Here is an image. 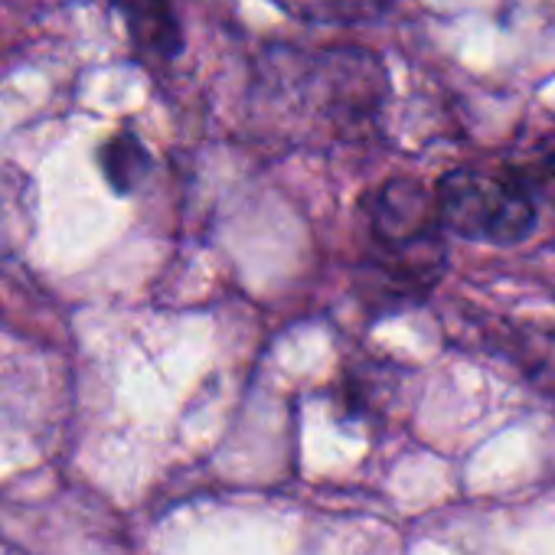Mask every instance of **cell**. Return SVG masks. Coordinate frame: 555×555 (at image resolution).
<instances>
[{
	"instance_id": "cell-1",
	"label": "cell",
	"mask_w": 555,
	"mask_h": 555,
	"mask_svg": "<svg viewBox=\"0 0 555 555\" xmlns=\"http://www.w3.org/2000/svg\"><path fill=\"white\" fill-rule=\"evenodd\" d=\"M441 229L487 245H519L535 229V190L526 173L448 170L435 186Z\"/></svg>"
},
{
	"instance_id": "cell-2",
	"label": "cell",
	"mask_w": 555,
	"mask_h": 555,
	"mask_svg": "<svg viewBox=\"0 0 555 555\" xmlns=\"http://www.w3.org/2000/svg\"><path fill=\"white\" fill-rule=\"evenodd\" d=\"M366 216L373 238L386 248V255L396 261H409L418 268L425 278V268L438 274L441 268V251H438V206L435 193H425L422 183L409 177L386 180L366 196Z\"/></svg>"
},
{
	"instance_id": "cell-3",
	"label": "cell",
	"mask_w": 555,
	"mask_h": 555,
	"mask_svg": "<svg viewBox=\"0 0 555 555\" xmlns=\"http://www.w3.org/2000/svg\"><path fill=\"white\" fill-rule=\"evenodd\" d=\"M134 53L147 63H173L183 53V24L170 0H112Z\"/></svg>"
},
{
	"instance_id": "cell-4",
	"label": "cell",
	"mask_w": 555,
	"mask_h": 555,
	"mask_svg": "<svg viewBox=\"0 0 555 555\" xmlns=\"http://www.w3.org/2000/svg\"><path fill=\"white\" fill-rule=\"evenodd\" d=\"M282 14L301 21V24H376L383 21L396 0H268Z\"/></svg>"
},
{
	"instance_id": "cell-5",
	"label": "cell",
	"mask_w": 555,
	"mask_h": 555,
	"mask_svg": "<svg viewBox=\"0 0 555 555\" xmlns=\"http://www.w3.org/2000/svg\"><path fill=\"white\" fill-rule=\"evenodd\" d=\"M99 167H102V173H105V180H108V186L115 193H134L147 180L154 160H151V151L144 147V141L134 131H118L115 138H108L102 144Z\"/></svg>"
}]
</instances>
